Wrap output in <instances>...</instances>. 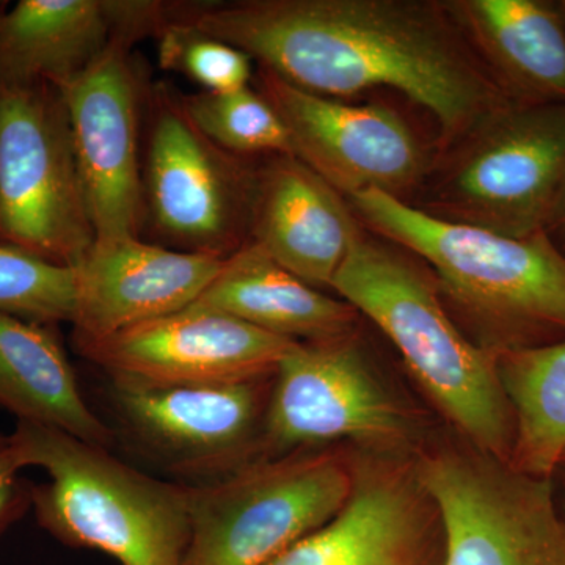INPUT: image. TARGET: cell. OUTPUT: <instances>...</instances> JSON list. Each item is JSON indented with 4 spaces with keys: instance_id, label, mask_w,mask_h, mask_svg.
<instances>
[{
    "instance_id": "6da1fadb",
    "label": "cell",
    "mask_w": 565,
    "mask_h": 565,
    "mask_svg": "<svg viewBox=\"0 0 565 565\" xmlns=\"http://www.w3.org/2000/svg\"><path fill=\"white\" fill-rule=\"evenodd\" d=\"M184 21L315 95L401 93L429 111L440 148L514 103L479 61L448 2L241 0L195 3Z\"/></svg>"
},
{
    "instance_id": "7a4b0ae2",
    "label": "cell",
    "mask_w": 565,
    "mask_h": 565,
    "mask_svg": "<svg viewBox=\"0 0 565 565\" xmlns=\"http://www.w3.org/2000/svg\"><path fill=\"white\" fill-rule=\"evenodd\" d=\"M362 233L332 289L371 319L403 356L429 399L471 448L511 462L514 418L497 353L452 321L426 264L377 234Z\"/></svg>"
},
{
    "instance_id": "3957f363",
    "label": "cell",
    "mask_w": 565,
    "mask_h": 565,
    "mask_svg": "<svg viewBox=\"0 0 565 565\" xmlns=\"http://www.w3.org/2000/svg\"><path fill=\"white\" fill-rule=\"evenodd\" d=\"M364 228L426 264L445 302L489 351L565 340V256L545 233L527 237L430 217L382 192L349 196Z\"/></svg>"
},
{
    "instance_id": "277c9868",
    "label": "cell",
    "mask_w": 565,
    "mask_h": 565,
    "mask_svg": "<svg viewBox=\"0 0 565 565\" xmlns=\"http://www.w3.org/2000/svg\"><path fill=\"white\" fill-rule=\"evenodd\" d=\"M20 468H43L31 504L47 533L106 553L121 565H182L189 539V486L134 470L47 424L18 422L9 435Z\"/></svg>"
},
{
    "instance_id": "5b68a950",
    "label": "cell",
    "mask_w": 565,
    "mask_h": 565,
    "mask_svg": "<svg viewBox=\"0 0 565 565\" xmlns=\"http://www.w3.org/2000/svg\"><path fill=\"white\" fill-rule=\"evenodd\" d=\"M564 193L565 103H509L438 150L408 204L438 221L527 237L545 233Z\"/></svg>"
},
{
    "instance_id": "8992f818",
    "label": "cell",
    "mask_w": 565,
    "mask_h": 565,
    "mask_svg": "<svg viewBox=\"0 0 565 565\" xmlns=\"http://www.w3.org/2000/svg\"><path fill=\"white\" fill-rule=\"evenodd\" d=\"M353 462L337 451L291 452L189 486L191 539L182 565H267L340 514Z\"/></svg>"
},
{
    "instance_id": "52a82bcc",
    "label": "cell",
    "mask_w": 565,
    "mask_h": 565,
    "mask_svg": "<svg viewBox=\"0 0 565 565\" xmlns=\"http://www.w3.org/2000/svg\"><path fill=\"white\" fill-rule=\"evenodd\" d=\"M0 243L71 267L95 244L68 115L52 85L0 84Z\"/></svg>"
},
{
    "instance_id": "ba28073f",
    "label": "cell",
    "mask_w": 565,
    "mask_h": 565,
    "mask_svg": "<svg viewBox=\"0 0 565 565\" xmlns=\"http://www.w3.org/2000/svg\"><path fill=\"white\" fill-rule=\"evenodd\" d=\"M415 460L444 523L445 565H565V516L552 479L475 448Z\"/></svg>"
},
{
    "instance_id": "9c48e42d",
    "label": "cell",
    "mask_w": 565,
    "mask_h": 565,
    "mask_svg": "<svg viewBox=\"0 0 565 565\" xmlns=\"http://www.w3.org/2000/svg\"><path fill=\"white\" fill-rule=\"evenodd\" d=\"M273 379L263 444L277 455L334 441L397 451L411 435L403 408L371 370L352 334L294 344Z\"/></svg>"
},
{
    "instance_id": "30bf717a",
    "label": "cell",
    "mask_w": 565,
    "mask_h": 565,
    "mask_svg": "<svg viewBox=\"0 0 565 565\" xmlns=\"http://www.w3.org/2000/svg\"><path fill=\"white\" fill-rule=\"evenodd\" d=\"M255 169L207 139L180 96L156 98L145 199L152 222L178 250L226 259L250 243Z\"/></svg>"
},
{
    "instance_id": "8fae6325",
    "label": "cell",
    "mask_w": 565,
    "mask_h": 565,
    "mask_svg": "<svg viewBox=\"0 0 565 565\" xmlns=\"http://www.w3.org/2000/svg\"><path fill=\"white\" fill-rule=\"evenodd\" d=\"M258 92L280 115L292 156L344 199L382 192L411 202L433 166V152L399 111L352 104L294 87L269 71Z\"/></svg>"
},
{
    "instance_id": "7c38bea8",
    "label": "cell",
    "mask_w": 565,
    "mask_h": 565,
    "mask_svg": "<svg viewBox=\"0 0 565 565\" xmlns=\"http://www.w3.org/2000/svg\"><path fill=\"white\" fill-rule=\"evenodd\" d=\"M340 514L267 565H445V533L415 459L397 451L355 457Z\"/></svg>"
},
{
    "instance_id": "4fadbf2b",
    "label": "cell",
    "mask_w": 565,
    "mask_h": 565,
    "mask_svg": "<svg viewBox=\"0 0 565 565\" xmlns=\"http://www.w3.org/2000/svg\"><path fill=\"white\" fill-rule=\"evenodd\" d=\"M129 44L114 40L81 74L58 85L68 115L95 241L139 236L145 182L139 95Z\"/></svg>"
},
{
    "instance_id": "5bb4252c",
    "label": "cell",
    "mask_w": 565,
    "mask_h": 565,
    "mask_svg": "<svg viewBox=\"0 0 565 565\" xmlns=\"http://www.w3.org/2000/svg\"><path fill=\"white\" fill-rule=\"evenodd\" d=\"M76 344L109 375L161 384H232L273 377L296 341L228 315L188 307Z\"/></svg>"
},
{
    "instance_id": "9a60e30c",
    "label": "cell",
    "mask_w": 565,
    "mask_h": 565,
    "mask_svg": "<svg viewBox=\"0 0 565 565\" xmlns=\"http://www.w3.org/2000/svg\"><path fill=\"white\" fill-rule=\"evenodd\" d=\"M263 381L161 384L110 375L114 403L145 444L173 467L195 475L239 470L258 433L266 401Z\"/></svg>"
},
{
    "instance_id": "2e32d148",
    "label": "cell",
    "mask_w": 565,
    "mask_h": 565,
    "mask_svg": "<svg viewBox=\"0 0 565 565\" xmlns=\"http://www.w3.org/2000/svg\"><path fill=\"white\" fill-rule=\"evenodd\" d=\"M225 259L173 250L139 236L95 241L74 266L76 340H99L191 307Z\"/></svg>"
},
{
    "instance_id": "e0dca14e",
    "label": "cell",
    "mask_w": 565,
    "mask_h": 565,
    "mask_svg": "<svg viewBox=\"0 0 565 565\" xmlns=\"http://www.w3.org/2000/svg\"><path fill=\"white\" fill-rule=\"evenodd\" d=\"M348 199L292 154L255 169L250 243L315 288H330L362 233Z\"/></svg>"
},
{
    "instance_id": "ac0fdd59",
    "label": "cell",
    "mask_w": 565,
    "mask_h": 565,
    "mask_svg": "<svg viewBox=\"0 0 565 565\" xmlns=\"http://www.w3.org/2000/svg\"><path fill=\"white\" fill-rule=\"evenodd\" d=\"M479 61L511 102L565 103V22L545 0H449Z\"/></svg>"
},
{
    "instance_id": "d6986e66",
    "label": "cell",
    "mask_w": 565,
    "mask_h": 565,
    "mask_svg": "<svg viewBox=\"0 0 565 565\" xmlns=\"http://www.w3.org/2000/svg\"><path fill=\"white\" fill-rule=\"evenodd\" d=\"M191 307L232 316L296 343L349 337L359 321L351 305L308 285L252 243L223 262Z\"/></svg>"
},
{
    "instance_id": "ffe728a7",
    "label": "cell",
    "mask_w": 565,
    "mask_h": 565,
    "mask_svg": "<svg viewBox=\"0 0 565 565\" xmlns=\"http://www.w3.org/2000/svg\"><path fill=\"white\" fill-rule=\"evenodd\" d=\"M114 39V0H20L0 13V84L58 87Z\"/></svg>"
},
{
    "instance_id": "44dd1931",
    "label": "cell",
    "mask_w": 565,
    "mask_h": 565,
    "mask_svg": "<svg viewBox=\"0 0 565 565\" xmlns=\"http://www.w3.org/2000/svg\"><path fill=\"white\" fill-rule=\"evenodd\" d=\"M0 407L107 448L111 433L85 403L51 326L0 313Z\"/></svg>"
},
{
    "instance_id": "7402d4cb",
    "label": "cell",
    "mask_w": 565,
    "mask_h": 565,
    "mask_svg": "<svg viewBox=\"0 0 565 565\" xmlns=\"http://www.w3.org/2000/svg\"><path fill=\"white\" fill-rule=\"evenodd\" d=\"M494 353L514 418L511 463L552 479L565 455V340Z\"/></svg>"
},
{
    "instance_id": "603a6c76",
    "label": "cell",
    "mask_w": 565,
    "mask_h": 565,
    "mask_svg": "<svg viewBox=\"0 0 565 565\" xmlns=\"http://www.w3.org/2000/svg\"><path fill=\"white\" fill-rule=\"evenodd\" d=\"M193 125L232 154H292L280 115L252 87L232 93L180 96Z\"/></svg>"
},
{
    "instance_id": "cb8c5ba5",
    "label": "cell",
    "mask_w": 565,
    "mask_h": 565,
    "mask_svg": "<svg viewBox=\"0 0 565 565\" xmlns=\"http://www.w3.org/2000/svg\"><path fill=\"white\" fill-rule=\"evenodd\" d=\"M0 313L54 326L76 321L74 267L0 243Z\"/></svg>"
},
{
    "instance_id": "d4e9b609",
    "label": "cell",
    "mask_w": 565,
    "mask_h": 565,
    "mask_svg": "<svg viewBox=\"0 0 565 565\" xmlns=\"http://www.w3.org/2000/svg\"><path fill=\"white\" fill-rule=\"evenodd\" d=\"M159 39L163 68L184 73L204 92L232 93L250 87L252 58L232 44L200 32L184 20L163 29Z\"/></svg>"
},
{
    "instance_id": "484cf974",
    "label": "cell",
    "mask_w": 565,
    "mask_h": 565,
    "mask_svg": "<svg viewBox=\"0 0 565 565\" xmlns=\"http://www.w3.org/2000/svg\"><path fill=\"white\" fill-rule=\"evenodd\" d=\"M20 470L9 435L0 434V534L31 504L32 487L22 484Z\"/></svg>"
},
{
    "instance_id": "4316f807",
    "label": "cell",
    "mask_w": 565,
    "mask_h": 565,
    "mask_svg": "<svg viewBox=\"0 0 565 565\" xmlns=\"http://www.w3.org/2000/svg\"><path fill=\"white\" fill-rule=\"evenodd\" d=\"M546 236L550 237L553 245L565 256V193L561 200L559 206L550 221L545 230Z\"/></svg>"
},
{
    "instance_id": "83f0119b",
    "label": "cell",
    "mask_w": 565,
    "mask_h": 565,
    "mask_svg": "<svg viewBox=\"0 0 565 565\" xmlns=\"http://www.w3.org/2000/svg\"><path fill=\"white\" fill-rule=\"evenodd\" d=\"M557 10H559L561 17H563V20L565 22V0H559V2H555Z\"/></svg>"
},
{
    "instance_id": "f1b7e54d",
    "label": "cell",
    "mask_w": 565,
    "mask_h": 565,
    "mask_svg": "<svg viewBox=\"0 0 565 565\" xmlns=\"http://www.w3.org/2000/svg\"><path fill=\"white\" fill-rule=\"evenodd\" d=\"M563 463H565V455H564Z\"/></svg>"
}]
</instances>
